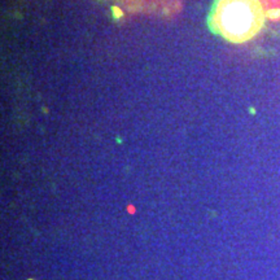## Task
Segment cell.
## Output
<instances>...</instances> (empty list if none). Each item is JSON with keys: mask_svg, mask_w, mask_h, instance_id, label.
Returning a JSON list of instances; mask_svg holds the SVG:
<instances>
[{"mask_svg": "<svg viewBox=\"0 0 280 280\" xmlns=\"http://www.w3.org/2000/svg\"><path fill=\"white\" fill-rule=\"evenodd\" d=\"M266 21L261 0H214L208 26L215 35L240 44L259 34Z\"/></svg>", "mask_w": 280, "mask_h": 280, "instance_id": "6da1fadb", "label": "cell"}]
</instances>
